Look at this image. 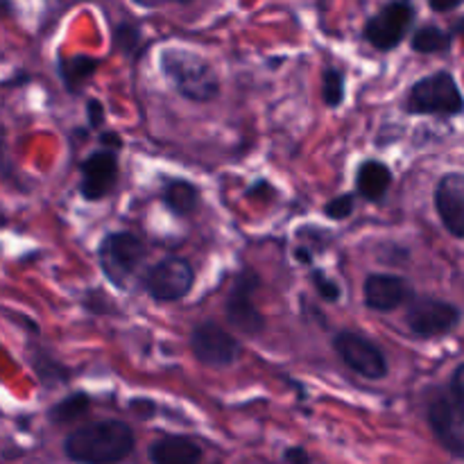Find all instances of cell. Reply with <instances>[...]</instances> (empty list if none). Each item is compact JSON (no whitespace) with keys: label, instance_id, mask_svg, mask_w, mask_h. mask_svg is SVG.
I'll return each mask as SVG.
<instances>
[{"label":"cell","instance_id":"10","mask_svg":"<svg viewBox=\"0 0 464 464\" xmlns=\"http://www.w3.org/2000/svg\"><path fill=\"white\" fill-rule=\"evenodd\" d=\"M426 421L444 451L464 460V412L453 403L447 390H435L426 401Z\"/></svg>","mask_w":464,"mask_h":464},{"label":"cell","instance_id":"6","mask_svg":"<svg viewBox=\"0 0 464 464\" xmlns=\"http://www.w3.org/2000/svg\"><path fill=\"white\" fill-rule=\"evenodd\" d=\"M258 285H261V276L252 267H245L234 276L231 293L225 304V317L231 329L249 335V338L261 335L267 326L266 315L254 304V295H256Z\"/></svg>","mask_w":464,"mask_h":464},{"label":"cell","instance_id":"31","mask_svg":"<svg viewBox=\"0 0 464 464\" xmlns=\"http://www.w3.org/2000/svg\"><path fill=\"white\" fill-rule=\"evenodd\" d=\"M430 12L435 14H449V12H456V9L462 7V0H453V3H429Z\"/></svg>","mask_w":464,"mask_h":464},{"label":"cell","instance_id":"1","mask_svg":"<svg viewBox=\"0 0 464 464\" xmlns=\"http://www.w3.org/2000/svg\"><path fill=\"white\" fill-rule=\"evenodd\" d=\"M136 438L121 420L91 421L63 440V453L75 464H118L134 451Z\"/></svg>","mask_w":464,"mask_h":464},{"label":"cell","instance_id":"24","mask_svg":"<svg viewBox=\"0 0 464 464\" xmlns=\"http://www.w3.org/2000/svg\"><path fill=\"white\" fill-rule=\"evenodd\" d=\"M353 211H356V195L353 193L338 195V198L329 199V202L324 204V216L335 222L347 220V218H352Z\"/></svg>","mask_w":464,"mask_h":464},{"label":"cell","instance_id":"5","mask_svg":"<svg viewBox=\"0 0 464 464\" xmlns=\"http://www.w3.org/2000/svg\"><path fill=\"white\" fill-rule=\"evenodd\" d=\"M462 324V308L447 299L415 295L406 304V326L412 335L424 340L444 338Z\"/></svg>","mask_w":464,"mask_h":464},{"label":"cell","instance_id":"25","mask_svg":"<svg viewBox=\"0 0 464 464\" xmlns=\"http://www.w3.org/2000/svg\"><path fill=\"white\" fill-rule=\"evenodd\" d=\"M113 39H116L118 50H122L125 54H134L140 45V30L131 23H122V25H118Z\"/></svg>","mask_w":464,"mask_h":464},{"label":"cell","instance_id":"13","mask_svg":"<svg viewBox=\"0 0 464 464\" xmlns=\"http://www.w3.org/2000/svg\"><path fill=\"white\" fill-rule=\"evenodd\" d=\"M82 181L80 195L86 202H100L104 195H109L118 179V154L111 150H98L91 152L80 163Z\"/></svg>","mask_w":464,"mask_h":464},{"label":"cell","instance_id":"17","mask_svg":"<svg viewBox=\"0 0 464 464\" xmlns=\"http://www.w3.org/2000/svg\"><path fill=\"white\" fill-rule=\"evenodd\" d=\"M100 59L91 57V54H59L57 57V72L62 80L63 89L71 95H77L84 89L86 82L93 80L98 72Z\"/></svg>","mask_w":464,"mask_h":464},{"label":"cell","instance_id":"3","mask_svg":"<svg viewBox=\"0 0 464 464\" xmlns=\"http://www.w3.org/2000/svg\"><path fill=\"white\" fill-rule=\"evenodd\" d=\"M403 111L411 113V116H464V93L456 75L442 68V71L420 77L403 98Z\"/></svg>","mask_w":464,"mask_h":464},{"label":"cell","instance_id":"9","mask_svg":"<svg viewBox=\"0 0 464 464\" xmlns=\"http://www.w3.org/2000/svg\"><path fill=\"white\" fill-rule=\"evenodd\" d=\"M195 284V270L186 258L166 256L154 263L143 276V288L154 302L172 304L188 297Z\"/></svg>","mask_w":464,"mask_h":464},{"label":"cell","instance_id":"12","mask_svg":"<svg viewBox=\"0 0 464 464\" xmlns=\"http://www.w3.org/2000/svg\"><path fill=\"white\" fill-rule=\"evenodd\" d=\"M433 204L449 236L464 240V172H444L433 190Z\"/></svg>","mask_w":464,"mask_h":464},{"label":"cell","instance_id":"27","mask_svg":"<svg viewBox=\"0 0 464 464\" xmlns=\"http://www.w3.org/2000/svg\"><path fill=\"white\" fill-rule=\"evenodd\" d=\"M104 104L98 98L86 100V121H89L91 130H100L104 125Z\"/></svg>","mask_w":464,"mask_h":464},{"label":"cell","instance_id":"30","mask_svg":"<svg viewBox=\"0 0 464 464\" xmlns=\"http://www.w3.org/2000/svg\"><path fill=\"white\" fill-rule=\"evenodd\" d=\"M100 143H102V145H107V148H104V150H111V152H118V150L122 148V140H121V136H118V134H113V131H104V134L100 136Z\"/></svg>","mask_w":464,"mask_h":464},{"label":"cell","instance_id":"29","mask_svg":"<svg viewBox=\"0 0 464 464\" xmlns=\"http://www.w3.org/2000/svg\"><path fill=\"white\" fill-rule=\"evenodd\" d=\"M284 460L288 464H311V456H308V451L304 447H290L285 449Z\"/></svg>","mask_w":464,"mask_h":464},{"label":"cell","instance_id":"7","mask_svg":"<svg viewBox=\"0 0 464 464\" xmlns=\"http://www.w3.org/2000/svg\"><path fill=\"white\" fill-rule=\"evenodd\" d=\"M415 18L417 7L412 3H406V0L388 3L367 18L365 27H362V36L379 53H390V50L399 48L403 39L411 34Z\"/></svg>","mask_w":464,"mask_h":464},{"label":"cell","instance_id":"4","mask_svg":"<svg viewBox=\"0 0 464 464\" xmlns=\"http://www.w3.org/2000/svg\"><path fill=\"white\" fill-rule=\"evenodd\" d=\"M145 258V245L131 231H111L98 245V263L104 279L118 290H125Z\"/></svg>","mask_w":464,"mask_h":464},{"label":"cell","instance_id":"32","mask_svg":"<svg viewBox=\"0 0 464 464\" xmlns=\"http://www.w3.org/2000/svg\"><path fill=\"white\" fill-rule=\"evenodd\" d=\"M449 34L453 36V41H456L458 36H464V14H462V16H458L456 21H453V25L449 27Z\"/></svg>","mask_w":464,"mask_h":464},{"label":"cell","instance_id":"28","mask_svg":"<svg viewBox=\"0 0 464 464\" xmlns=\"http://www.w3.org/2000/svg\"><path fill=\"white\" fill-rule=\"evenodd\" d=\"M130 408L131 411H136V415H139L140 420H150V417H152V412L157 411V406H154L150 399H131Z\"/></svg>","mask_w":464,"mask_h":464},{"label":"cell","instance_id":"15","mask_svg":"<svg viewBox=\"0 0 464 464\" xmlns=\"http://www.w3.org/2000/svg\"><path fill=\"white\" fill-rule=\"evenodd\" d=\"M152 464H199L202 447L186 435H163L148 449Z\"/></svg>","mask_w":464,"mask_h":464},{"label":"cell","instance_id":"16","mask_svg":"<svg viewBox=\"0 0 464 464\" xmlns=\"http://www.w3.org/2000/svg\"><path fill=\"white\" fill-rule=\"evenodd\" d=\"M392 170L381 159H365L356 170V193L367 202H381L392 186Z\"/></svg>","mask_w":464,"mask_h":464},{"label":"cell","instance_id":"8","mask_svg":"<svg viewBox=\"0 0 464 464\" xmlns=\"http://www.w3.org/2000/svg\"><path fill=\"white\" fill-rule=\"evenodd\" d=\"M334 349L340 361L367 381H383L390 374L388 356L367 335L356 331H340L334 338Z\"/></svg>","mask_w":464,"mask_h":464},{"label":"cell","instance_id":"19","mask_svg":"<svg viewBox=\"0 0 464 464\" xmlns=\"http://www.w3.org/2000/svg\"><path fill=\"white\" fill-rule=\"evenodd\" d=\"M411 48L417 54H447L453 48V36L444 27L435 25V23H426V25L417 27L412 32Z\"/></svg>","mask_w":464,"mask_h":464},{"label":"cell","instance_id":"11","mask_svg":"<svg viewBox=\"0 0 464 464\" xmlns=\"http://www.w3.org/2000/svg\"><path fill=\"white\" fill-rule=\"evenodd\" d=\"M190 352L202 365L213 367V370H227L238 361L240 344L225 326L204 320L190 331Z\"/></svg>","mask_w":464,"mask_h":464},{"label":"cell","instance_id":"14","mask_svg":"<svg viewBox=\"0 0 464 464\" xmlns=\"http://www.w3.org/2000/svg\"><path fill=\"white\" fill-rule=\"evenodd\" d=\"M412 297H415V290L408 284V279H403L399 275L374 272V275L367 276L365 288H362L365 306L376 313L397 311V308L406 306Z\"/></svg>","mask_w":464,"mask_h":464},{"label":"cell","instance_id":"18","mask_svg":"<svg viewBox=\"0 0 464 464\" xmlns=\"http://www.w3.org/2000/svg\"><path fill=\"white\" fill-rule=\"evenodd\" d=\"M199 199H202V193H199L198 186H195L193 181L184 179V177L168 179L166 184L161 186L163 207L170 213H175L177 218L193 216L199 208Z\"/></svg>","mask_w":464,"mask_h":464},{"label":"cell","instance_id":"21","mask_svg":"<svg viewBox=\"0 0 464 464\" xmlns=\"http://www.w3.org/2000/svg\"><path fill=\"white\" fill-rule=\"evenodd\" d=\"M32 367H34L36 376H39V381L45 385V388H54V385L68 383V376H71L66 367H63L57 358H53V353L44 352V349L32 353Z\"/></svg>","mask_w":464,"mask_h":464},{"label":"cell","instance_id":"2","mask_svg":"<svg viewBox=\"0 0 464 464\" xmlns=\"http://www.w3.org/2000/svg\"><path fill=\"white\" fill-rule=\"evenodd\" d=\"M159 68L168 84L190 102H211L220 93V80L207 57L188 48L170 45L161 50Z\"/></svg>","mask_w":464,"mask_h":464},{"label":"cell","instance_id":"33","mask_svg":"<svg viewBox=\"0 0 464 464\" xmlns=\"http://www.w3.org/2000/svg\"><path fill=\"white\" fill-rule=\"evenodd\" d=\"M7 225V213L3 211V208H0V227H5Z\"/></svg>","mask_w":464,"mask_h":464},{"label":"cell","instance_id":"20","mask_svg":"<svg viewBox=\"0 0 464 464\" xmlns=\"http://www.w3.org/2000/svg\"><path fill=\"white\" fill-rule=\"evenodd\" d=\"M91 411V394L71 392L66 399L48 408V420L54 424H71Z\"/></svg>","mask_w":464,"mask_h":464},{"label":"cell","instance_id":"23","mask_svg":"<svg viewBox=\"0 0 464 464\" xmlns=\"http://www.w3.org/2000/svg\"><path fill=\"white\" fill-rule=\"evenodd\" d=\"M311 281H313V285H315L317 295L322 297V302L335 304L340 297H343V288H340L338 281L331 279V276L326 275L324 270H320V267H313Z\"/></svg>","mask_w":464,"mask_h":464},{"label":"cell","instance_id":"26","mask_svg":"<svg viewBox=\"0 0 464 464\" xmlns=\"http://www.w3.org/2000/svg\"><path fill=\"white\" fill-rule=\"evenodd\" d=\"M447 392L449 397L453 399V403H456V406L464 412V362H460V365L451 372Z\"/></svg>","mask_w":464,"mask_h":464},{"label":"cell","instance_id":"22","mask_svg":"<svg viewBox=\"0 0 464 464\" xmlns=\"http://www.w3.org/2000/svg\"><path fill=\"white\" fill-rule=\"evenodd\" d=\"M347 98V75L343 68L326 66L322 71V100L326 107L335 109L344 102Z\"/></svg>","mask_w":464,"mask_h":464}]
</instances>
